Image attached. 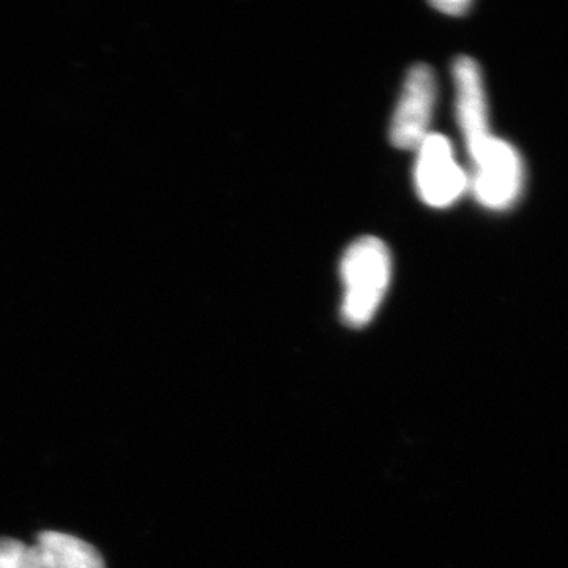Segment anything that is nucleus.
Returning <instances> with one entry per match:
<instances>
[{
	"label": "nucleus",
	"instance_id": "obj_1",
	"mask_svg": "<svg viewBox=\"0 0 568 568\" xmlns=\"http://www.w3.org/2000/svg\"><path fill=\"white\" fill-rule=\"evenodd\" d=\"M345 286L342 316L349 327H364L383 304L392 280V256L381 239L362 237L346 250L342 261Z\"/></svg>",
	"mask_w": 568,
	"mask_h": 568
},
{
	"label": "nucleus",
	"instance_id": "obj_2",
	"mask_svg": "<svg viewBox=\"0 0 568 568\" xmlns=\"http://www.w3.org/2000/svg\"><path fill=\"white\" fill-rule=\"evenodd\" d=\"M474 163L473 190L478 203L504 211L518 200L523 186V164L507 141L491 136L469 152Z\"/></svg>",
	"mask_w": 568,
	"mask_h": 568
},
{
	"label": "nucleus",
	"instance_id": "obj_3",
	"mask_svg": "<svg viewBox=\"0 0 568 568\" xmlns=\"http://www.w3.org/2000/svg\"><path fill=\"white\" fill-rule=\"evenodd\" d=\"M417 152L416 185L422 201L435 209L457 203L469 179L455 160L450 141L443 134L429 133Z\"/></svg>",
	"mask_w": 568,
	"mask_h": 568
},
{
	"label": "nucleus",
	"instance_id": "obj_4",
	"mask_svg": "<svg viewBox=\"0 0 568 568\" xmlns=\"http://www.w3.org/2000/svg\"><path fill=\"white\" fill-rule=\"evenodd\" d=\"M436 97V77L432 67L417 63L407 71L390 125V142L396 149L417 151L428 136Z\"/></svg>",
	"mask_w": 568,
	"mask_h": 568
},
{
	"label": "nucleus",
	"instance_id": "obj_5",
	"mask_svg": "<svg viewBox=\"0 0 568 568\" xmlns=\"http://www.w3.org/2000/svg\"><path fill=\"white\" fill-rule=\"evenodd\" d=\"M457 85V118L467 152L493 136L489 132L487 93L477 62L462 55L454 63Z\"/></svg>",
	"mask_w": 568,
	"mask_h": 568
},
{
	"label": "nucleus",
	"instance_id": "obj_6",
	"mask_svg": "<svg viewBox=\"0 0 568 568\" xmlns=\"http://www.w3.org/2000/svg\"><path fill=\"white\" fill-rule=\"evenodd\" d=\"M36 545L47 568H106L102 555L91 544L69 534L44 530Z\"/></svg>",
	"mask_w": 568,
	"mask_h": 568
},
{
	"label": "nucleus",
	"instance_id": "obj_7",
	"mask_svg": "<svg viewBox=\"0 0 568 568\" xmlns=\"http://www.w3.org/2000/svg\"><path fill=\"white\" fill-rule=\"evenodd\" d=\"M0 568H47L37 545L22 544L14 538H0Z\"/></svg>",
	"mask_w": 568,
	"mask_h": 568
},
{
	"label": "nucleus",
	"instance_id": "obj_8",
	"mask_svg": "<svg viewBox=\"0 0 568 568\" xmlns=\"http://www.w3.org/2000/svg\"><path fill=\"white\" fill-rule=\"evenodd\" d=\"M433 7L443 11V13L459 17V14H465L469 10L470 2H465V0H444V2H433Z\"/></svg>",
	"mask_w": 568,
	"mask_h": 568
}]
</instances>
